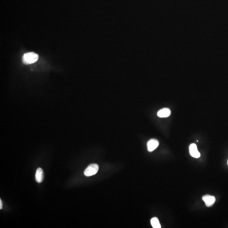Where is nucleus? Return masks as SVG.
<instances>
[{
    "label": "nucleus",
    "instance_id": "1",
    "mask_svg": "<svg viewBox=\"0 0 228 228\" xmlns=\"http://www.w3.org/2000/svg\"><path fill=\"white\" fill-rule=\"evenodd\" d=\"M38 58L39 56L37 54L33 52H30L25 53L23 55L22 61L25 64H31L37 62Z\"/></svg>",
    "mask_w": 228,
    "mask_h": 228
},
{
    "label": "nucleus",
    "instance_id": "2",
    "mask_svg": "<svg viewBox=\"0 0 228 228\" xmlns=\"http://www.w3.org/2000/svg\"><path fill=\"white\" fill-rule=\"evenodd\" d=\"M99 166L96 164H91L86 168L84 174L87 177L95 175L97 173Z\"/></svg>",
    "mask_w": 228,
    "mask_h": 228
},
{
    "label": "nucleus",
    "instance_id": "3",
    "mask_svg": "<svg viewBox=\"0 0 228 228\" xmlns=\"http://www.w3.org/2000/svg\"><path fill=\"white\" fill-rule=\"evenodd\" d=\"M202 200L205 202L207 207H210L213 205L216 199L214 196L206 195L202 197Z\"/></svg>",
    "mask_w": 228,
    "mask_h": 228
},
{
    "label": "nucleus",
    "instance_id": "4",
    "mask_svg": "<svg viewBox=\"0 0 228 228\" xmlns=\"http://www.w3.org/2000/svg\"><path fill=\"white\" fill-rule=\"evenodd\" d=\"M189 152L191 156L195 158L200 157V153L197 149V145L195 144H192L189 147Z\"/></svg>",
    "mask_w": 228,
    "mask_h": 228
},
{
    "label": "nucleus",
    "instance_id": "5",
    "mask_svg": "<svg viewBox=\"0 0 228 228\" xmlns=\"http://www.w3.org/2000/svg\"><path fill=\"white\" fill-rule=\"evenodd\" d=\"M159 145V142L157 140L155 139H151L147 143L148 150L149 151H153L158 148Z\"/></svg>",
    "mask_w": 228,
    "mask_h": 228
},
{
    "label": "nucleus",
    "instance_id": "6",
    "mask_svg": "<svg viewBox=\"0 0 228 228\" xmlns=\"http://www.w3.org/2000/svg\"><path fill=\"white\" fill-rule=\"evenodd\" d=\"M35 181L38 183H41L44 179V173L43 170L41 168H38L36 170L35 175Z\"/></svg>",
    "mask_w": 228,
    "mask_h": 228
},
{
    "label": "nucleus",
    "instance_id": "7",
    "mask_svg": "<svg viewBox=\"0 0 228 228\" xmlns=\"http://www.w3.org/2000/svg\"><path fill=\"white\" fill-rule=\"evenodd\" d=\"M171 114V111L168 108H164L160 110L157 113L158 116L160 118H167Z\"/></svg>",
    "mask_w": 228,
    "mask_h": 228
},
{
    "label": "nucleus",
    "instance_id": "8",
    "mask_svg": "<svg viewBox=\"0 0 228 228\" xmlns=\"http://www.w3.org/2000/svg\"><path fill=\"white\" fill-rule=\"evenodd\" d=\"M151 224L153 228H160V223L157 218H153L151 220Z\"/></svg>",
    "mask_w": 228,
    "mask_h": 228
},
{
    "label": "nucleus",
    "instance_id": "9",
    "mask_svg": "<svg viewBox=\"0 0 228 228\" xmlns=\"http://www.w3.org/2000/svg\"><path fill=\"white\" fill-rule=\"evenodd\" d=\"M3 207L2 202L1 200L0 199V209H1Z\"/></svg>",
    "mask_w": 228,
    "mask_h": 228
},
{
    "label": "nucleus",
    "instance_id": "10",
    "mask_svg": "<svg viewBox=\"0 0 228 228\" xmlns=\"http://www.w3.org/2000/svg\"></svg>",
    "mask_w": 228,
    "mask_h": 228
}]
</instances>
